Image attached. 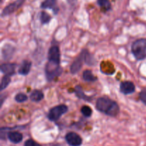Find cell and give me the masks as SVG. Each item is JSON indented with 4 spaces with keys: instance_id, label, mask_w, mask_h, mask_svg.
<instances>
[{
    "instance_id": "6da1fadb",
    "label": "cell",
    "mask_w": 146,
    "mask_h": 146,
    "mask_svg": "<svg viewBox=\"0 0 146 146\" xmlns=\"http://www.w3.org/2000/svg\"><path fill=\"white\" fill-rule=\"evenodd\" d=\"M96 106L100 112L104 113L110 116H115L120 111L118 104L108 97H101L98 98Z\"/></svg>"
},
{
    "instance_id": "7a4b0ae2",
    "label": "cell",
    "mask_w": 146,
    "mask_h": 146,
    "mask_svg": "<svg viewBox=\"0 0 146 146\" xmlns=\"http://www.w3.org/2000/svg\"><path fill=\"white\" fill-rule=\"evenodd\" d=\"M132 53L138 60L146 58V38H140L134 41L131 46Z\"/></svg>"
},
{
    "instance_id": "3957f363",
    "label": "cell",
    "mask_w": 146,
    "mask_h": 146,
    "mask_svg": "<svg viewBox=\"0 0 146 146\" xmlns=\"http://www.w3.org/2000/svg\"><path fill=\"white\" fill-rule=\"evenodd\" d=\"M45 71L47 79H48V81H51V80H53L54 78H56L58 76L61 75L63 70L62 68L60 67L59 64H54V63L48 61V62L47 63L46 66Z\"/></svg>"
},
{
    "instance_id": "277c9868",
    "label": "cell",
    "mask_w": 146,
    "mask_h": 146,
    "mask_svg": "<svg viewBox=\"0 0 146 146\" xmlns=\"http://www.w3.org/2000/svg\"><path fill=\"white\" fill-rule=\"evenodd\" d=\"M67 111H68V107L66 105L63 104V105L57 106L50 110L48 113V118L50 121H56Z\"/></svg>"
},
{
    "instance_id": "5b68a950",
    "label": "cell",
    "mask_w": 146,
    "mask_h": 146,
    "mask_svg": "<svg viewBox=\"0 0 146 146\" xmlns=\"http://www.w3.org/2000/svg\"><path fill=\"white\" fill-rule=\"evenodd\" d=\"M86 52L87 51H82V53L81 54V55L78 56V57H77L74 61L73 62L72 65L71 66V72L73 74H76L80 71V69L82 67L83 64L85 61L86 62Z\"/></svg>"
},
{
    "instance_id": "8992f818",
    "label": "cell",
    "mask_w": 146,
    "mask_h": 146,
    "mask_svg": "<svg viewBox=\"0 0 146 146\" xmlns=\"http://www.w3.org/2000/svg\"><path fill=\"white\" fill-rule=\"evenodd\" d=\"M67 143L71 146H80L82 144V138L74 132H70L65 137Z\"/></svg>"
},
{
    "instance_id": "52a82bcc",
    "label": "cell",
    "mask_w": 146,
    "mask_h": 146,
    "mask_svg": "<svg viewBox=\"0 0 146 146\" xmlns=\"http://www.w3.org/2000/svg\"><path fill=\"white\" fill-rule=\"evenodd\" d=\"M25 0H16L15 1H14L11 4H9L7 7H6L5 8L3 9L2 13H1V16L4 17V16L9 15L10 14L13 13L14 11H15L17 9L19 8L21 5L23 4V3L24 2Z\"/></svg>"
},
{
    "instance_id": "ba28073f",
    "label": "cell",
    "mask_w": 146,
    "mask_h": 146,
    "mask_svg": "<svg viewBox=\"0 0 146 146\" xmlns=\"http://www.w3.org/2000/svg\"><path fill=\"white\" fill-rule=\"evenodd\" d=\"M48 61L54 64H59L60 62V51L57 46H53L50 48L48 54Z\"/></svg>"
},
{
    "instance_id": "9c48e42d",
    "label": "cell",
    "mask_w": 146,
    "mask_h": 146,
    "mask_svg": "<svg viewBox=\"0 0 146 146\" xmlns=\"http://www.w3.org/2000/svg\"><path fill=\"white\" fill-rule=\"evenodd\" d=\"M120 90L121 93L125 95H128V94H133L135 91V87L133 83L131 81H123L120 86Z\"/></svg>"
},
{
    "instance_id": "30bf717a",
    "label": "cell",
    "mask_w": 146,
    "mask_h": 146,
    "mask_svg": "<svg viewBox=\"0 0 146 146\" xmlns=\"http://www.w3.org/2000/svg\"><path fill=\"white\" fill-rule=\"evenodd\" d=\"M16 64H3L1 66V71L5 76L14 75L15 73Z\"/></svg>"
},
{
    "instance_id": "8fae6325",
    "label": "cell",
    "mask_w": 146,
    "mask_h": 146,
    "mask_svg": "<svg viewBox=\"0 0 146 146\" xmlns=\"http://www.w3.org/2000/svg\"><path fill=\"white\" fill-rule=\"evenodd\" d=\"M31 63L29 61H24L21 66H19L18 70V73L20 75L26 76L29 73L30 70H31Z\"/></svg>"
},
{
    "instance_id": "7c38bea8",
    "label": "cell",
    "mask_w": 146,
    "mask_h": 146,
    "mask_svg": "<svg viewBox=\"0 0 146 146\" xmlns=\"http://www.w3.org/2000/svg\"><path fill=\"white\" fill-rule=\"evenodd\" d=\"M9 140L13 143H19L21 142L23 139L22 134L20 133L17 132V131H14V132H9L7 135Z\"/></svg>"
},
{
    "instance_id": "4fadbf2b",
    "label": "cell",
    "mask_w": 146,
    "mask_h": 146,
    "mask_svg": "<svg viewBox=\"0 0 146 146\" xmlns=\"http://www.w3.org/2000/svg\"><path fill=\"white\" fill-rule=\"evenodd\" d=\"M30 99L34 102H38L44 98V94L42 91L35 90L30 94Z\"/></svg>"
},
{
    "instance_id": "5bb4252c",
    "label": "cell",
    "mask_w": 146,
    "mask_h": 146,
    "mask_svg": "<svg viewBox=\"0 0 146 146\" xmlns=\"http://www.w3.org/2000/svg\"><path fill=\"white\" fill-rule=\"evenodd\" d=\"M83 78L86 81H95L97 80V78L93 74L92 71L90 70H86L83 74Z\"/></svg>"
},
{
    "instance_id": "9a60e30c",
    "label": "cell",
    "mask_w": 146,
    "mask_h": 146,
    "mask_svg": "<svg viewBox=\"0 0 146 146\" xmlns=\"http://www.w3.org/2000/svg\"><path fill=\"white\" fill-rule=\"evenodd\" d=\"M75 93H76V95L77 96V97L81 99H84V100H90L91 98L88 97L87 96H86L84 94V91H83L82 88L79 86H77L75 87Z\"/></svg>"
},
{
    "instance_id": "2e32d148",
    "label": "cell",
    "mask_w": 146,
    "mask_h": 146,
    "mask_svg": "<svg viewBox=\"0 0 146 146\" xmlns=\"http://www.w3.org/2000/svg\"><path fill=\"white\" fill-rule=\"evenodd\" d=\"M56 0H45L41 4V7L42 9H54L56 7Z\"/></svg>"
},
{
    "instance_id": "e0dca14e",
    "label": "cell",
    "mask_w": 146,
    "mask_h": 146,
    "mask_svg": "<svg viewBox=\"0 0 146 146\" xmlns=\"http://www.w3.org/2000/svg\"><path fill=\"white\" fill-rule=\"evenodd\" d=\"M97 3L101 8L104 9L106 11L111 9V5L109 0H97Z\"/></svg>"
},
{
    "instance_id": "ac0fdd59",
    "label": "cell",
    "mask_w": 146,
    "mask_h": 146,
    "mask_svg": "<svg viewBox=\"0 0 146 146\" xmlns=\"http://www.w3.org/2000/svg\"><path fill=\"white\" fill-rule=\"evenodd\" d=\"M40 20L43 24H48L51 20V17H50L49 14H47L45 11H41V14H40Z\"/></svg>"
},
{
    "instance_id": "d6986e66",
    "label": "cell",
    "mask_w": 146,
    "mask_h": 146,
    "mask_svg": "<svg viewBox=\"0 0 146 146\" xmlns=\"http://www.w3.org/2000/svg\"><path fill=\"white\" fill-rule=\"evenodd\" d=\"M11 82V78H10L9 76H4L1 79V90H4V88H7L9 83Z\"/></svg>"
},
{
    "instance_id": "ffe728a7",
    "label": "cell",
    "mask_w": 146,
    "mask_h": 146,
    "mask_svg": "<svg viewBox=\"0 0 146 146\" xmlns=\"http://www.w3.org/2000/svg\"><path fill=\"white\" fill-rule=\"evenodd\" d=\"M81 111L83 115L86 117H90L91 114H92V110H91V108L89 106H83L81 108Z\"/></svg>"
},
{
    "instance_id": "44dd1931",
    "label": "cell",
    "mask_w": 146,
    "mask_h": 146,
    "mask_svg": "<svg viewBox=\"0 0 146 146\" xmlns=\"http://www.w3.org/2000/svg\"><path fill=\"white\" fill-rule=\"evenodd\" d=\"M27 99H28V98H27V96H26L25 94H21V93H20V94H18L15 96L16 101H17V102H19V103L24 102V101H27Z\"/></svg>"
},
{
    "instance_id": "7402d4cb",
    "label": "cell",
    "mask_w": 146,
    "mask_h": 146,
    "mask_svg": "<svg viewBox=\"0 0 146 146\" xmlns=\"http://www.w3.org/2000/svg\"><path fill=\"white\" fill-rule=\"evenodd\" d=\"M13 50V48L11 46H5L4 48H3V56H4V58H7V56H8V53H9L11 55H12V53H11V51Z\"/></svg>"
},
{
    "instance_id": "603a6c76",
    "label": "cell",
    "mask_w": 146,
    "mask_h": 146,
    "mask_svg": "<svg viewBox=\"0 0 146 146\" xmlns=\"http://www.w3.org/2000/svg\"><path fill=\"white\" fill-rule=\"evenodd\" d=\"M24 146H41L40 144H38V143H36V141H33V140L29 139L27 140L25 143H24Z\"/></svg>"
},
{
    "instance_id": "cb8c5ba5",
    "label": "cell",
    "mask_w": 146,
    "mask_h": 146,
    "mask_svg": "<svg viewBox=\"0 0 146 146\" xmlns=\"http://www.w3.org/2000/svg\"><path fill=\"white\" fill-rule=\"evenodd\" d=\"M140 98L146 105V90H143L140 93Z\"/></svg>"
},
{
    "instance_id": "d4e9b609",
    "label": "cell",
    "mask_w": 146,
    "mask_h": 146,
    "mask_svg": "<svg viewBox=\"0 0 146 146\" xmlns=\"http://www.w3.org/2000/svg\"><path fill=\"white\" fill-rule=\"evenodd\" d=\"M76 1H77V0H68V2L69 3V4H72V5H73V4H76Z\"/></svg>"
}]
</instances>
